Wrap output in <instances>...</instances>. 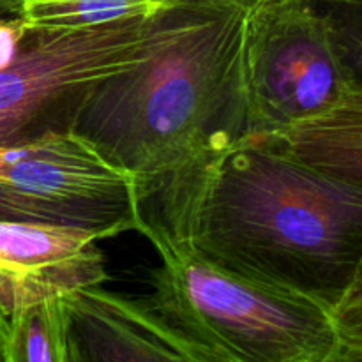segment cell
<instances>
[{
    "instance_id": "6da1fadb",
    "label": "cell",
    "mask_w": 362,
    "mask_h": 362,
    "mask_svg": "<svg viewBox=\"0 0 362 362\" xmlns=\"http://www.w3.org/2000/svg\"><path fill=\"white\" fill-rule=\"evenodd\" d=\"M144 221L207 260L334 310L362 265V184L251 133L173 173Z\"/></svg>"
},
{
    "instance_id": "7a4b0ae2",
    "label": "cell",
    "mask_w": 362,
    "mask_h": 362,
    "mask_svg": "<svg viewBox=\"0 0 362 362\" xmlns=\"http://www.w3.org/2000/svg\"><path fill=\"white\" fill-rule=\"evenodd\" d=\"M257 0H170L151 49L103 80L73 133L140 184L141 200L173 173L251 134L247 21Z\"/></svg>"
},
{
    "instance_id": "3957f363",
    "label": "cell",
    "mask_w": 362,
    "mask_h": 362,
    "mask_svg": "<svg viewBox=\"0 0 362 362\" xmlns=\"http://www.w3.org/2000/svg\"><path fill=\"white\" fill-rule=\"evenodd\" d=\"M138 232L159 257L145 299L209 362H341L331 306L228 271L145 221Z\"/></svg>"
},
{
    "instance_id": "277c9868",
    "label": "cell",
    "mask_w": 362,
    "mask_h": 362,
    "mask_svg": "<svg viewBox=\"0 0 362 362\" xmlns=\"http://www.w3.org/2000/svg\"><path fill=\"white\" fill-rule=\"evenodd\" d=\"M156 13L87 28H27L16 59L0 69V148L73 133L92 90L147 55Z\"/></svg>"
},
{
    "instance_id": "5b68a950",
    "label": "cell",
    "mask_w": 362,
    "mask_h": 362,
    "mask_svg": "<svg viewBox=\"0 0 362 362\" xmlns=\"http://www.w3.org/2000/svg\"><path fill=\"white\" fill-rule=\"evenodd\" d=\"M246 71L251 133L260 134L317 115L352 83L315 0H257Z\"/></svg>"
},
{
    "instance_id": "8992f818",
    "label": "cell",
    "mask_w": 362,
    "mask_h": 362,
    "mask_svg": "<svg viewBox=\"0 0 362 362\" xmlns=\"http://www.w3.org/2000/svg\"><path fill=\"white\" fill-rule=\"evenodd\" d=\"M0 182L62 204L141 211L138 180L76 133L2 147Z\"/></svg>"
},
{
    "instance_id": "52a82bcc",
    "label": "cell",
    "mask_w": 362,
    "mask_h": 362,
    "mask_svg": "<svg viewBox=\"0 0 362 362\" xmlns=\"http://www.w3.org/2000/svg\"><path fill=\"white\" fill-rule=\"evenodd\" d=\"M64 299L73 362H209L147 299H129L103 285L71 290Z\"/></svg>"
},
{
    "instance_id": "ba28073f",
    "label": "cell",
    "mask_w": 362,
    "mask_h": 362,
    "mask_svg": "<svg viewBox=\"0 0 362 362\" xmlns=\"http://www.w3.org/2000/svg\"><path fill=\"white\" fill-rule=\"evenodd\" d=\"M101 232L49 223L0 221V299L7 313L45 293L105 285Z\"/></svg>"
},
{
    "instance_id": "9c48e42d",
    "label": "cell",
    "mask_w": 362,
    "mask_h": 362,
    "mask_svg": "<svg viewBox=\"0 0 362 362\" xmlns=\"http://www.w3.org/2000/svg\"><path fill=\"white\" fill-rule=\"evenodd\" d=\"M269 136L315 168L362 184V85L350 83L331 106Z\"/></svg>"
},
{
    "instance_id": "30bf717a",
    "label": "cell",
    "mask_w": 362,
    "mask_h": 362,
    "mask_svg": "<svg viewBox=\"0 0 362 362\" xmlns=\"http://www.w3.org/2000/svg\"><path fill=\"white\" fill-rule=\"evenodd\" d=\"M9 362H73L64 293H45L9 311Z\"/></svg>"
},
{
    "instance_id": "8fae6325",
    "label": "cell",
    "mask_w": 362,
    "mask_h": 362,
    "mask_svg": "<svg viewBox=\"0 0 362 362\" xmlns=\"http://www.w3.org/2000/svg\"><path fill=\"white\" fill-rule=\"evenodd\" d=\"M141 219V211L62 204L32 197L9 184L0 182V221L80 226L101 232L110 239L131 230L138 232Z\"/></svg>"
},
{
    "instance_id": "7c38bea8",
    "label": "cell",
    "mask_w": 362,
    "mask_h": 362,
    "mask_svg": "<svg viewBox=\"0 0 362 362\" xmlns=\"http://www.w3.org/2000/svg\"><path fill=\"white\" fill-rule=\"evenodd\" d=\"M170 0H25L18 16L27 28H87L154 14Z\"/></svg>"
},
{
    "instance_id": "4fadbf2b",
    "label": "cell",
    "mask_w": 362,
    "mask_h": 362,
    "mask_svg": "<svg viewBox=\"0 0 362 362\" xmlns=\"http://www.w3.org/2000/svg\"><path fill=\"white\" fill-rule=\"evenodd\" d=\"M352 83L362 85V0H315Z\"/></svg>"
},
{
    "instance_id": "5bb4252c",
    "label": "cell",
    "mask_w": 362,
    "mask_h": 362,
    "mask_svg": "<svg viewBox=\"0 0 362 362\" xmlns=\"http://www.w3.org/2000/svg\"><path fill=\"white\" fill-rule=\"evenodd\" d=\"M341 362H362V265L332 310Z\"/></svg>"
},
{
    "instance_id": "9a60e30c",
    "label": "cell",
    "mask_w": 362,
    "mask_h": 362,
    "mask_svg": "<svg viewBox=\"0 0 362 362\" xmlns=\"http://www.w3.org/2000/svg\"><path fill=\"white\" fill-rule=\"evenodd\" d=\"M25 32L27 27L18 14L0 16V69L7 67L16 59Z\"/></svg>"
},
{
    "instance_id": "2e32d148",
    "label": "cell",
    "mask_w": 362,
    "mask_h": 362,
    "mask_svg": "<svg viewBox=\"0 0 362 362\" xmlns=\"http://www.w3.org/2000/svg\"><path fill=\"white\" fill-rule=\"evenodd\" d=\"M9 339H11V325L9 313L0 299V362H9Z\"/></svg>"
},
{
    "instance_id": "e0dca14e",
    "label": "cell",
    "mask_w": 362,
    "mask_h": 362,
    "mask_svg": "<svg viewBox=\"0 0 362 362\" xmlns=\"http://www.w3.org/2000/svg\"><path fill=\"white\" fill-rule=\"evenodd\" d=\"M25 0H0V16L6 14H16Z\"/></svg>"
}]
</instances>
